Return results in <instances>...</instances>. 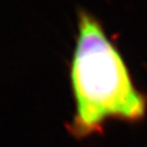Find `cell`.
<instances>
[{
    "label": "cell",
    "instance_id": "1",
    "mask_svg": "<svg viewBox=\"0 0 147 147\" xmlns=\"http://www.w3.org/2000/svg\"><path fill=\"white\" fill-rule=\"evenodd\" d=\"M76 139L100 134L108 121L136 124L147 114V97L137 88L120 52L97 21L82 15L70 65Z\"/></svg>",
    "mask_w": 147,
    "mask_h": 147
}]
</instances>
